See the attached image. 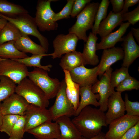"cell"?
I'll use <instances>...</instances> for the list:
<instances>
[{
	"label": "cell",
	"mask_w": 139,
	"mask_h": 139,
	"mask_svg": "<svg viewBox=\"0 0 139 139\" xmlns=\"http://www.w3.org/2000/svg\"><path fill=\"white\" fill-rule=\"evenodd\" d=\"M82 137L89 138L101 131L106 126L105 113L99 109L88 106L71 120Z\"/></svg>",
	"instance_id": "obj_1"
},
{
	"label": "cell",
	"mask_w": 139,
	"mask_h": 139,
	"mask_svg": "<svg viewBox=\"0 0 139 139\" xmlns=\"http://www.w3.org/2000/svg\"><path fill=\"white\" fill-rule=\"evenodd\" d=\"M99 4L98 2L88 4L77 16L75 23L68 30L69 33L75 34L79 40L85 43L88 39L86 31L93 28Z\"/></svg>",
	"instance_id": "obj_2"
},
{
	"label": "cell",
	"mask_w": 139,
	"mask_h": 139,
	"mask_svg": "<svg viewBox=\"0 0 139 139\" xmlns=\"http://www.w3.org/2000/svg\"><path fill=\"white\" fill-rule=\"evenodd\" d=\"M0 17L4 18L14 25L23 34L32 35L37 38L40 45L47 52L49 44L47 38L38 31L34 18L28 13L20 15L15 17L10 18L0 14Z\"/></svg>",
	"instance_id": "obj_3"
},
{
	"label": "cell",
	"mask_w": 139,
	"mask_h": 139,
	"mask_svg": "<svg viewBox=\"0 0 139 139\" xmlns=\"http://www.w3.org/2000/svg\"><path fill=\"white\" fill-rule=\"evenodd\" d=\"M15 93L23 97L29 104L45 108L49 105V100L43 91L27 77L18 84Z\"/></svg>",
	"instance_id": "obj_4"
},
{
	"label": "cell",
	"mask_w": 139,
	"mask_h": 139,
	"mask_svg": "<svg viewBox=\"0 0 139 139\" xmlns=\"http://www.w3.org/2000/svg\"><path fill=\"white\" fill-rule=\"evenodd\" d=\"M27 77L42 89L49 100L56 96L60 87L61 82L57 78L50 77L47 71L35 67L29 72Z\"/></svg>",
	"instance_id": "obj_5"
},
{
	"label": "cell",
	"mask_w": 139,
	"mask_h": 139,
	"mask_svg": "<svg viewBox=\"0 0 139 139\" xmlns=\"http://www.w3.org/2000/svg\"><path fill=\"white\" fill-rule=\"evenodd\" d=\"M54 0H39L36 7L35 16L34 17L37 27L42 31L56 30L58 27L57 22L54 20L55 13L52 10L51 3Z\"/></svg>",
	"instance_id": "obj_6"
},
{
	"label": "cell",
	"mask_w": 139,
	"mask_h": 139,
	"mask_svg": "<svg viewBox=\"0 0 139 139\" xmlns=\"http://www.w3.org/2000/svg\"><path fill=\"white\" fill-rule=\"evenodd\" d=\"M64 79L61 82L60 89L56 96L54 104L48 109L52 121H55L59 117L66 116H75L76 111L67 96Z\"/></svg>",
	"instance_id": "obj_7"
},
{
	"label": "cell",
	"mask_w": 139,
	"mask_h": 139,
	"mask_svg": "<svg viewBox=\"0 0 139 139\" xmlns=\"http://www.w3.org/2000/svg\"><path fill=\"white\" fill-rule=\"evenodd\" d=\"M29 72L23 64L15 60L0 58V77H7L18 84L28 76Z\"/></svg>",
	"instance_id": "obj_8"
},
{
	"label": "cell",
	"mask_w": 139,
	"mask_h": 139,
	"mask_svg": "<svg viewBox=\"0 0 139 139\" xmlns=\"http://www.w3.org/2000/svg\"><path fill=\"white\" fill-rule=\"evenodd\" d=\"M112 70L113 69L110 67L105 72L100 80L91 87L93 93H98L99 95V109L104 112L107 110L108 98L115 91L110 83V76Z\"/></svg>",
	"instance_id": "obj_9"
},
{
	"label": "cell",
	"mask_w": 139,
	"mask_h": 139,
	"mask_svg": "<svg viewBox=\"0 0 139 139\" xmlns=\"http://www.w3.org/2000/svg\"><path fill=\"white\" fill-rule=\"evenodd\" d=\"M139 121V116L125 114L110 123L108 131L105 134L106 139H121L131 128Z\"/></svg>",
	"instance_id": "obj_10"
},
{
	"label": "cell",
	"mask_w": 139,
	"mask_h": 139,
	"mask_svg": "<svg viewBox=\"0 0 139 139\" xmlns=\"http://www.w3.org/2000/svg\"><path fill=\"white\" fill-rule=\"evenodd\" d=\"M79 40L73 33L57 35L53 41L54 51L48 54V56H51L52 58L54 59L61 57L63 54L76 51Z\"/></svg>",
	"instance_id": "obj_11"
},
{
	"label": "cell",
	"mask_w": 139,
	"mask_h": 139,
	"mask_svg": "<svg viewBox=\"0 0 139 139\" xmlns=\"http://www.w3.org/2000/svg\"><path fill=\"white\" fill-rule=\"evenodd\" d=\"M24 115L25 132L44 122L52 121L48 109L33 104H30Z\"/></svg>",
	"instance_id": "obj_12"
},
{
	"label": "cell",
	"mask_w": 139,
	"mask_h": 139,
	"mask_svg": "<svg viewBox=\"0 0 139 139\" xmlns=\"http://www.w3.org/2000/svg\"><path fill=\"white\" fill-rule=\"evenodd\" d=\"M30 104L22 96L15 93L0 102V112L3 116L7 114L24 115Z\"/></svg>",
	"instance_id": "obj_13"
},
{
	"label": "cell",
	"mask_w": 139,
	"mask_h": 139,
	"mask_svg": "<svg viewBox=\"0 0 139 139\" xmlns=\"http://www.w3.org/2000/svg\"><path fill=\"white\" fill-rule=\"evenodd\" d=\"M98 66L92 68H88L82 65L71 70L70 74L72 80L80 86H92L98 81Z\"/></svg>",
	"instance_id": "obj_14"
},
{
	"label": "cell",
	"mask_w": 139,
	"mask_h": 139,
	"mask_svg": "<svg viewBox=\"0 0 139 139\" xmlns=\"http://www.w3.org/2000/svg\"><path fill=\"white\" fill-rule=\"evenodd\" d=\"M121 93L115 91L108 98L107 111L105 113L107 126L125 115L124 102L122 99Z\"/></svg>",
	"instance_id": "obj_15"
},
{
	"label": "cell",
	"mask_w": 139,
	"mask_h": 139,
	"mask_svg": "<svg viewBox=\"0 0 139 139\" xmlns=\"http://www.w3.org/2000/svg\"><path fill=\"white\" fill-rule=\"evenodd\" d=\"M122 38L121 46L124 57L122 67L128 68L139 56V46L135 41L131 31Z\"/></svg>",
	"instance_id": "obj_16"
},
{
	"label": "cell",
	"mask_w": 139,
	"mask_h": 139,
	"mask_svg": "<svg viewBox=\"0 0 139 139\" xmlns=\"http://www.w3.org/2000/svg\"><path fill=\"white\" fill-rule=\"evenodd\" d=\"M124 53L122 48L114 47L104 49L98 67V75L102 76L105 72L116 62L123 59Z\"/></svg>",
	"instance_id": "obj_17"
},
{
	"label": "cell",
	"mask_w": 139,
	"mask_h": 139,
	"mask_svg": "<svg viewBox=\"0 0 139 139\" xmlns=\"http://www.w3.org/2000/svg\"><path fill=\"white\" fill-rule=\"evenodd\" d=\"M26 132L37 139H57L60 134L58 124L51 121L44 122Z\"/></svg>",
	"instance_id": "obj_18"
},
{
	"label": "cell",
	"mask_w": 139,
	"mask_h": 139,
	"mask_svg": "<svg viewBox=\"0 0 139 139\" xmlns=\"http://www.w3.org/2000/svg\"><path fill=\"white\" fill-rule=\"evenodd\" d=\"M55 121L59 125L60 134L57 139H81L82 135L70 117L63 116Z\"/></svg>",
	"instance_id": "obj_19"
},
{
	"label": "cell",
	"mask_w": 139,
	"mask_h": 139,
	"mask_svg": "<svg viewBox=\"0 0 139 139\" xmlns=\"http://www.w3.org/2000/svg\"><path fill=\"white\" fill-rule=\"evenodd\" d=\"M130 24L128 22H122L120 27L116 31L101 38V41L96 44L97 50L114 47L117 43L122 41L123 36L126 32Z\"/></svg>",
	"instance_id": "obj_20"
},
{
	"label": "cell",
	"mask_w": 139,
	"mask_h": 139,
	"mask_svg": "<svg viewBox=\"0 0 139 139\" xmlns=\"http://www.w3.org/2000/svg\"><path fill=\"white\" fill-rule=\"evenodd\" d=\"M14 45L19 51L32 55H44L48 56L44 48L40 45L33 41L28 36L22 33L21 36L16 41Z\"/></svg>",
	"instance_id": "obj_21"
},
{
	"label": "cell",
	"mask_w": 139,
	"mask_h": 139,
	"mask_svg": "<svg viewBox=\"0 0 139 139\" xmlns=\"http://www.w3.org/2000/svg\"><path fill=\"white\" fill-rule=\"evenodd\" d=\"M98 38L97 35L90 32L86 41L84 44L82 54L86 65H97L99 60L96 54L97 41Z\"/></svg>",
	"instance_id": "obj_22"
},
{
	"label": "cell",
	"mask_w": 139,
	"mask_h": 139,
	"mask_svg": "<svg viewBox=\"0 0 139 139\" xmlns=\"http://www.w3.org/2000/svg\"><path fill=\"white\" fill-rule=\"evenodd\" d=\"M123 21L121 12L115 13L110 11L106 17L100 23L97 34L101 38L106 36L111 33L115 27L120 25Z\"/></svg>",
	"instance_id": "obj_23"
},
{
	"label": "cell",
	"mask_w": 139,
	"mask_h": 139,
	"mask_svg": "<svg viewBox=\"0 0 139 139\" xmlns=\"http://www.w3.org/2000/svg\"><path fill=\"white\" fill-rule=\"evenodd\" d=\"M91 86H80L79 89V95L81 99L77 108L76 111L75 116L78 115L82 110L86 106L90 105L96 107L99 106L97 100L100 98L98 94H95L91 90Z\"/></svg>",
	"instance_id": "obj_24"
},
{
	"label": "cell",
	"mask_w": 139,
	"mask_h": 139,
	"mask_svg": "<svg viewBox=\"0 0 139 139\" xmlns=\"http://www.w3.org/2000/svg\"><path fill=\"white\" fill-rule=\"evenodd\" d=\"M59 65L63 70L70 71L76 68L86 65L82 53L75 51L65 54L61 59Z\"/></svg>",
	"instance_id": "obj_25"
},
{
	"label": "cell",
	"mask_w": 139,
	"mask_h": 139,
	"mask_svg": "<svg viewBox=\"0 0 139 139\" xmlns=\"http://www.w3.org/2000/svg\"><path fill=\"white\" fill-rule=\"evenodd\" d=\"M66 84V92L68 99L73 105L76 111L79 103L80 85L75 82L71 78L70 72L64 70Z\"/></svg>",
	"instance_id": "obj_26"
},
{
	"label": "cell",
	"mask_w": 139,
	"mask_h": 139,
	"mask_svg": "<svg viewBox=\"0 0 139 139\" xmlns=\"http://www.w3.org/2000/svg\"><path fill=\"white\" fill-rule=\"evenodd\" d=\"M14 42L10 41L0 45V58L15 60L28 56L26 53L19 51L16 48Z\"/></svg>",
	"instance_id": "obj_27"
},
{
	"label": "cell",
	"mask_w": 139,
	"mask_h": 139,
	"mask_svg": "<svg viewBox=\"0 0 139 139\" xmlns=\"http://www.w3.org/2000/svg\"><path fill=\"white\" fill-rule=\"evenodd\" d=\"M23 7L5 0H0V14L10 18L15 17L20 15L28 13Z\"/></svg>",
	"instance_id": "obj_28"
},
{
	"label": "cell",
	"mask_w": 139,
	"mask_h": 139,
	"mask_svg": "<svg viewBox=\"0 0 139 139\" xmlns=\"http://www.w3.org/2000/svg\"><path fill=\"white\" fill-rule=\"evenodd\" d=\"M22 34L13 24L8 21L0 31V45L10 41H15Z\"/></svg>",
	"instance_id": "obj_29"
},
{
	"label": "cell",
	"mask_w": 139,
	"mask_h": 139,
	"mask_svg": "<svg viewBox=\"0 0 139 139\" xmlns=\"http://www.w3.org/2000/svg\"><path fill=\"white\" fill-rule=\"evenodd\" d=\"M16 84L7 77L4 76L0 77V102L15 93Z\"/></svg>",
	"instance_id": "obj_30"
},
{
	"label": "cell",
	"mask_w": 139,
	"mask_h": 139,
	"mask_svg": "<svg viewBox=\"0 0 139 139\" xmlns=\"http://www.w3.org/2000/svg\"><path fill=\"white\" fill-rule=\"evenodd\" d=\"M110 3L108 0H102L99 3L98 8L96 14L94 24L92 29V32L97 34L99 25L102 20L107 17L108 9Z\"/></svg>",
	"instance_id": "obj_31"
},
{
	"label": "cell",
	"mask_w": 139,
	"mask_h": 139,
	"mask_svg": "<svg viewBox=\"0 0 139 139\" xmlns=\"http://www.w3.org/2000/svg\"><path fill=\"white\" fill-rule=\"evenodd\" d=\"M44 55H32L31 56H28L24 58L19 59L15 60L21 63L27 67H34L46 70L50 72L52 65L49 64L46 66H42L41 64V60L43 57Z\"/></svg>",
	"instance_id": "obj_32"
},
{
	"label": "cell",
	"mask_w": 139,
	"mask_h": 139,
	"mask_svg": "<svg viewBox=\"0 0 139 139\" xmlns=\"http://www.w3.org/2000/svg\"><path fill=\"white\" fill-rule=\"evenodd\" d=\"M25 132V119L24 115H21L13 126L9 139H22Z\"/></svg>",
	"instance_id": "obj_33"
},
{
	"label": "cell",
	"mask_w": 139,
	"mask_h": 139,
	"mask_svg": "<svg viewBox=\"0 0 139 139\" xmlns=\"http://www.w3.org/2000/svg\"><path fill=\"white\" fill-rule=\"evenodd\" d=\"M128 68L121 67L112 72L110 77V83L111 86L117 87L125 79L130 76Z\"/></svg>",
	"instance_id": "obj_34"
},
{
	"label": "cell",
	"mask_w": 139,
	"mask_h": 139,
	"mask_svg": "<svg viewBox=\"0 0 139 139\" xmlns=\"http://www.w3.org/2000/svg\"><path fill=\"white\" fill-rule=\"evenodd\" d=\"M20 116L10 114L3 116L0 132L5 133L9 136L15 124Z\"/></svg>",
	"instance_id": "obj_35"
},
{
	"label": "cell",
	"mask_w": 139,
	"mask_h": 139,
	"mask_svg": "<svg viewBox=\"0 0 139 139\" xmlns=\"http://www.w3.org/2000/svg\"><path fill=\"white\" fill-rule=\"evenodd\" d=\"M139 89V81L130 76L125 79L116 87V90L117 92L122 93L125 91L133 89L138 90Z\"/></svg>",
	"instance_id": "obj_36"
},
{
	"label": "cell",
	"mask_w": 139,
	"mask_h": 139,
	"mask_svg": "<svg viewBox=\"0 0 139 139\" xmlns=\"http://www.w3.org/2000/svg\"><path fill=\"white\" fill-rule=\"evenodd\" d=\"M124 104L125 110L128 115L139 116V102L138 101L132 102L129 99L127 94L125 95Z\"/></svg>",
	"instance_id": "obj_37"
},
{
	"label": "cell",
	"mask_w": 139,
	"mask_h": 139,
	"mask_svg": "<svg viewBox=\"0 0 139 139\" xmlns=\"http://www.w3.org/2000/svg\"><path fill=\"white\" fill-rule=\"evenodd\" d=\"M75 0H68L62 10L59 12L55 13L54 20L56 22L58 20L64 19H68L71 15L73 5Z\"/></svg>",
	"instance_id": "obj_38"
},
{
	"label": "cell",
	"mask_w": 139,
	"mask_h": 139,
	"mask_svg": "<svg viewBox=\"0 0 139 139\" xmlns=\"http://www.w3.org/2000/svg\"><path fill=\"white\" fill-rule=\"evenodd\" d=\"M123 21H128L130 24L134 25L139 21V5L133 10L122 14Z\"/></svg>",
	"instance_id": "obj_39"
},
{
	"label": "cell",
	"mask_w": 139,
	"mask_h": 139,
	"mask_svg": "<svg viewBox=\"0 0 139 139\" xmlns=\"http://www.w3.org/2000/svg\"><path fill=\"white\" fill-rule=\"evenodd\" d=\"M91 1L90 0H75L72 6L71 17L74 18L77 16Z\"/></svg>",
	"instance_id": "obj_40"
},
{
	"label": "cell",
	"mask_w": 139,
	"mask_h": 139,
	"mask_svg": "<svg viewBox=\"0 0 139 139\" xmlns=\"http://www.w3.org/2000/svg\"><path fill=\"white\" fill-rule=\"evenodd\" d=\"M121 139H139V121L130 128Z\"/></svg>",
	"instance_id": "obj_41"
},
{
	"label": "cell",
	"mask_w": 139,
	"mask_h": 139,
	"mask_svg": "<svg viewBox=\"0 0 139 139\" xmlns=\"http://www.w3.org/2000/svg\"><path fill=\"white\" fill-rule=\"evenodd\" d=\"M110 2L112 5V11L114 13H117L121 12L125 2L124 0H110Z\"/></svg>",
	"instance_id": "obj_42"
},
{
	"label": "cell",
	"mask_w": 139,
	"mask_h": 139,
	"mask_svg": "<svg viewBox=\"0 0 139 139\" xmlns=\"http://www.w3.org/2000/svg\"><path fill=\"white\" fill-rule=\"evenodd\" d=\"M123 9L121 13L124 14L129 11V7L133 6L137 4L139 2V0H125Z\"/></svg>",
	"instance_id": "obj_43"
},
{
	"label": "cell",
	"mask_w": 139,
	"mask_h": 139,
	"mask_svg": "<svg viewBox=\"0 0 139 139\" xmlns=\"http://www.w3.org/2000/svg\"><path fill=\"white\" fill-rule=\"evenodd\" d=\"M133 36L135 38L137 41L139 43V28H136L132 27L130 31Z\"/></svg>",
	"instance_id": "obj_44"
},
{
	"label": "cell",
	"mask_w": 139,
	"mask_h": 139,
	"mask_svg": "<svg viewBox=\"0 0 139 139\" xmlns=\"http://www.w3.org/2000/svg\"><path fill=\"white\" fill-rule=\"evenodd\" d=\"M105 134L101 131L96 136L89 138H86L82 136L81 139H106L105 137Z\"/></svg>",
	"instance_id": "obj_45"
},
{
	"label": "cell",
	"mask_w": 139,
	"mask_h": 139,
	"mask_svg": "<svg viewBox=\"0 0 139 139\" xmlns=\"http://www.w3.org/2000/svg\"><path fill=\"white\" fill-rule=\"evenodd\" d=\"M7 22L5 19L0 17V29L3 28Z\"/></svg>",
	"instance_id": "obj_46"
},
{
	"label": "cell",
	"mask_w": 139,
	"mask_h": 139,
	"mask_svg": "<svg viewBox=\"0 0 139 139\" xmlns=\"http://www.w3.org/2000/svg\"><path fill=\"white\" fill-rule=\"evenodd\" d=\"M3 115L0 112V129L2 123Z\"/></svg>",
	"instance_id": "obj_47"
},
{
	"label": "cell",
	"mask_w": 139,
	"mask_h": 139,
	"mask_svg": "<svg viewBox=\"0 0 139 139\" xmlns=\"http://www.w3.org/2000/svg\"><path fill=\"white\" fill-rule=\"evenodd\" d=\"M1 30V29H0V30Z\"/></svg>",
	"instance_id": "obj_48"
}]
</instances>
